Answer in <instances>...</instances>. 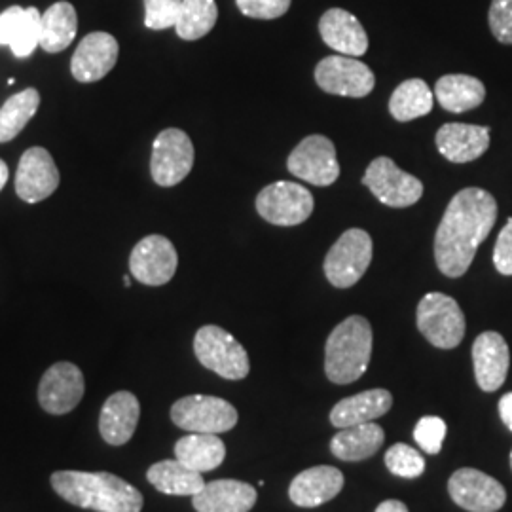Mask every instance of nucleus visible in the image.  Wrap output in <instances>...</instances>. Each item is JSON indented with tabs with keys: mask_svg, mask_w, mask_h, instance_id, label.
<instances>
[{
	"mask_svg": "<svg viewBox=\"0 0 512 512\" xmlns=\"http://www.w3.org/2000/svg\"><path fill=\"white\" fill-rule=\"evenodd\" d=\"M497 220V202L482 188H463L448 203L435 236V260L446 277L467 274Z\"/></svg>",
	"mask_w": 512,
	"mask_h": 512,
	"instance_id": "f257e3e1",
	"label": "nucleus"
},
{
	"mask_svg": "<svg viewBox=\"0 0 512 512\" xmlns=\"http://www.w3.org/2000/svg\"><path fill=\"white\" fill-rule=\"evenodd\" d=\"M55 494L80 509L97 512H141L143 494L120 476L88 471H57Z\"/></svg>",
	"mask_w": 512,
	"mask_h": 512,
	"instance_id": "f03ea898",
	"label": "nucleus"
},
{
	"mask_svg": "<svg viewBox=\"0 0 512 512\" xmlns=\"http://www.w3.org/2000/svg\"><path fill=\"white\" fill-rule=\"evenodd\" d=\"M372 327L361 315H351L330 332L325 346V372L332 384L357 382L370 365Z\"/></svg>",
	"mask_w": 512,
	"mask_h": 512,
	"instance_id": "7ed1b4c3",
	"label": "nucleus"
},
{
	"mask_svg": "<svg viewBox=\"0 0 512 512\" xmlns=\"http://www.w3.org/2000/svg\"><path fill=\"white\" fill-rule=\"evenodd\" d=\"M416 323L425 340L439 349L458 348L467 329L458 302L442 293H429L421 298Z\"/></svg>",
	"mask_w": 512,
	"mask_h": 512,
	"instance_id": "20e7f679",
	"label": "nucleus"
},
{
	"mask_svg": "<svg viewBox=\"0 0 512 512\" xmlns=\"http://www.w3.org/2000/svg\"><path fill=\"white\" fill-rule=\"evenodd\" d=\"M194 353L207 370L226 380H243L249 376V355L238 340L217 325H205L196 332Z\"/></svg>",
	"mask_w": 512,
	"mask_h": 512,
	"instance_id": "39448f33",
	"label": "nucleus"
},
{
	"mask_svg": "<svg viewBox=\"0 0 512 512\" xmlns=\"http://www.w3.org/2000/svg\"><path fill=\"white\" fill-rule=\"evenodd\" d=\"M171 420L188 433L220 435L236 427L238 410L219 397L190 395L171 406Z\"/></svg>",
	"mask_w": 512,
	"mask_h": 512,
	"instance_id": "423d86ee",
	"label": "nucleus"
},
{
	"mask_svg": "<svg viewBox=\"0 0 512 512\" xmlns=\"http://www.w3.org/2000/svg\"><path fill=\"white\" fill-rule=\"evenodd\" d=\"M372 262V238L361 228H351L330 247L325 275L336 289H349L361 281Z\"/></svg>",
	"mask_w": 512,
	"mask_h": 512,
	"instance_id": "0eeeda50",
	"label": "nucleus"
},
{
	"mask_svg": "<svg viewBox=\"0 0 512 512\" xmlns=\"http://www.w3.org/2000/svg\"><path fill=\"white\" fill-rule=\"evenodd\" d=\"M313 196L302 184L277 181L268 184L256 196V211L275 226H298L313 213Z\"/></svg>",
	"mask_w": 512,
	"mask_h": 512,
	"instance_id": "6e6552de",
	"label": "nucleus"
},
{
	"mask_svg": "<svg viewBox=\"0 0 512 512\" xmlns=\"http://www.w3.org/2000/svg\"><path fill=\"white\" fill-rule=\"evenodd\" d=\"M363 184L378 202L387 207H410L423 196V183L418 177L403 171L391 158L380 156L366 167Z\"/></svg>",
	"mask_w": 512,
	"mask_h": 512,
	"instance_id": "1a4fd4ad",
	"label": "nucleus"
},
{
	"mask_svg": "<svg viewBox=\"0 0 512 512\" xmlns=\"http://www.w3.org/2000/svg\"><path fill=\"white\" fill-rule=\"evenodd\" d=\"M194 145L183 129L167 128L154 139L150 173L158 186L183 183L194 167Z\"/></svg>",
	"mask_w": 512,
	"mask_h": 512,
	"instance_id": "9d476101",
	"label": "nucleus"
},
{
	"mask_svg": "<svg viewBox=\"0 0 512 512\" xmlns=\"http://www.w3.org/2000/svg\"><path fill=\"white\" fill-rule=\"evenodd\" d=\"M315 82L323 92L359 99L374 90L376 76L355 57L330 55L315 67Z\"/></svg>",
	"mask_w": 512,
	"mask_h": 512,
	"instance_id": "9b49d317",
	"label": "nucleus"
},
{
	"mask_svg": "<svg viewBox=\"0 0 512 512\" xmlns=\"http://www.w3.org/2000/svg\"><path fill=\"white\" fill-rule=\"evenodd\" d=\"M291 175L313 186H330L340 177L336 148L325 135H310L294 148L287 160Z\"/></svg>",
	"mask_w": 512,
	"mask_h": 512,
	"instance_id": "f8f14e48",
	"label": "nucleus"
},
{
	"mask_svg": "<svg viewBox=\"0 0 512 512\" xmlns=\"http://www.w3.org/2000/svg\"><path fill=\"white\" fill-rule=\"evenodd\" d=\"M179 266L175 245L160 234L141 239L129 255V272L148 287H162L173 279Z\"/></svg>",
	"mask_w": 512,
	"mask_h": 512,
	"instance_id": "ddd939ff",
	"label": "nucleus"
},
{
	"mask_svg": "<svg viewBox=\"0 0 512 512\" xmlns=\"http://www.w3.org/2000/svg\"><path fill=\"white\" fill-rule=\"evenodd\" d=\"M86 391L84 374L78 366L59 361L50 366L38 384V403L44 412L63 416L73 412Z\"/></svg>",
	"mask_w": 512,
	"mask_h": 512,
	"instance_id": "4468645a",
	"label": "nucleus"
},
{
	"mask_svg": "<svg viewBox=\"0 0 512 512\" xmlns=\"http://www.w3.org/2000/svg\"><path fill=\"white\" fill-rule=\"evenodd\" d=\"M448 494L469 512H497L507 501V492L494 476L476 469H459L448 480Z\"/></svg>",
	"mask_w": 512,
	"mask_h": 512,
	"instance_id": "2eb2a0df",
	"label": "nucleus"
},
{
	"mask_svg": "<svg viewBox=\"0 0 512 512\" xmlns=\"http://www.w3.org/2000/svg\"><path fill=\"white\" fill-rule=\"evenodd\" d=\"M61 175L52 154L42 147L23 152L16 173V194L25 203L44 202L59 188Z\"/></svg>",
	"mask_w": 512,
	"mask_h": 512,
	"instance_id": "dca6fc26",
	"label": "nucleus"
},
{
	"mask_svg": "<svg viewBox=\"0 0 512 512\" xmlns=\"http://www.w3.org/2000/svg\"><path fill=\"white\" fill-rule=\"evenodd\" d=\"M118 54V40L109 33H92L82 38L71 59L74 80L82 84H92L105 78L114 69Z\"/></svg>",
	"mask_w": 512,
	"mask_h": 512,
	"instance_id": "f3484780",
	"label": "nucleus"
},
{
	"mask_svg": "<svg viewBox=\"0 0 512 512\" xmlns=\"http://www.w3.org/2000/svg\"><path fill=\"white\" fill-rule=\"evenodd\" d=\"M473 365L476 384L482 391L494 393L505 384L511 365V353L499 332L488 330L476 338L473 344Z\"/></svg>",
	"mask_w": 512,
	"mask_h": 512,
	"instance_id": "a211bd4d",
	"label": "nucleus"
},
{
	"mask_svg": "<svg viewBox=\"0 0 512 512\" xmlns=\"http://www.w3.org/2000/svg\"><path fill=\"white\" fill-rule=\"evenodd\" d=\"M139 416V399L129 391H116L101 408L99 433L110 446H124L135 435Z\"/></svg>",
	"mask_w": 512,
	"mask_h": 512,
	"instance_id": "6ab92c4d",
	"label": "nucleus"
},
{
	"mask_svg": "<svg viewBox=\"0 0 512 512\" xmlns=\"http://www.w3.org/2000/svg\"><path fill=\"white\" fill-rule=\"evenodd\" d=\"M344 488V475L336 467L317 465L308 471H302L294 478L289 488V497L294 505L313 509L323 503H329Z\"/></svg>",
	"mask_w": 512,
	"mask_h": 512,
	"instance_id": "aec40b11",
	"label": "nucleus"
},
{
	"mask_svg": "<svg viewBox=\"0 0 512 512\" xmlns=\"http://www.w3.org/2000/svg\"><path fill=\"white\" fill-rule=\"evenodd\" d=\"M319 33L325 44L338 54L361 57L368 50L365 27L348 10L330 8L319 21Z\"/></svg>",
	"mask_w": 512,
	"mask_h": 512,
	"instance_id": "412c9836",
	"label": "nucleus"
},
{
	"mask_svg": "<svg viewBox=\"0 0 512 512\" xmlns=\"http://www.w3.org/2000/svg\"><path fill=\"white\" fill-rule=\"evenodd\" d=\"M437 148L448 162H475L490 148V129L458 122L444 124L437 131Z\"/></svg>",
	"mask_w": 512,
	"mask_h": 512,
	"instance_id": "4be33fe9",
	"label": "nucleus"
},
{
	"mask_svg": "<svg viewBox=\"0 0 512 512\" xmlns=\"http://www.w3.org/2000/svg\"><path fill=\"white\" fill-rule=\"evenodd\" d=\"M256 490L241 480L205 482L202 492L192 495L198 512H249L256 503Z\"/></svg>",
	"mask_w": 512,
	"mask_h": 512,
	"instance_id": "5701e85b",
	"label": "nucleus"
},
{
	"mask_svg": "<svg viewBox=\"0 0 512 512\" xmlns=\"http://www.w3.org/2000/svg\"><path fill=\"white\" fill-rule=\"evenodd\" d=\"M393 406V397L387 389H368L359 395L342 399L330 412V423L338 429L378 420Z\"/></svg>",
	"mask_w": 512,
	"mask_h": 512,
	"instance_id": "b1692460",
	"label": "nucleus"
},
{
	"mask_svg": "<svg viewBox=\"0 0 512 512\" xmlns=\"http://www.w3.org/2000/svg\"><path fill=\"white\" fill-rule=\"evenodd\" d=\"M384 440V429L378 423L368 421L336 433V437L330 440V450L342 461H363L380 452Z\"/></svg>",
	"mask_w": 512,
	"mask_h": 512,
	"instance_id": "393cba45",
	"label": "nucleus"
},
{
	"mask_svg": "<svg viewBox=\"0 0 512 512\" xmlns=\"http://www.w3.org/2000/svg\"><path fill=\"white\" fill-rule=\"evenodd\" d=\"M435 99L440 107L454 114L476 109L486 99L484 84L469 74H446L435 86Z\"/></svg>",
	"mask_w": 512,
	"mask_h": 512,
	"instance_id": "a878e982",
	"label": "nucleus"
},
{
	"mask_svg": "<svg viewBox=\"0 0 512 512\" xmlns=\"http://www.w3.org/2000/svg\"><path fill=\"white\" fill-rule=\"evenodd\" d=\"M226 458V446L217 435L190 433L175 444V459L198 473L213 471Z\"/></svg>",
	"mask_w": 512,
	"mask_h": 512,
	"instance_id": "bb28decb",
	"label": "nucleus"
},
{
	"mask_svg": "<svg viewBox=\"0 0 512 512\" xmlns=\"http://www.w3.org/2000/svg\"><path fill=\"white\" fill-rule=\"evenodd\" d=\"M78 31V16L71 2H55L42 14L40 48L48 54H59L73 44Z\"/></svg>",
	"mask_w": 512,
	"mask_h": 512,
	"instance_id": "cd10ccee",
	"label": "nucleus"
},
{
	"mask_svg": "<svg viewBox=\"0 0 512 512\" xmlns=\"http://www.w3.org/2000/svg\"><path fill=\"white\" fill-rule=\"evenodd\" d=\"M148 482L165 495H196L205 486L202 473L188 469L179 459H164L147 471Z\"/></svg>",
	"mask_w": 512,
	"mask_h": 512,
	"instance_id": "c85d7f7f",
	"label": "nucleus"
},
{
	"mask_svg": "<svg viewBox=\"0 0 512 512\" xmlns=\"http://www.w3.org/2000/svg\"><path fill=\"white\" fill-rule=\"evenodd\" d=\"M435 95L421 78L403 82L389 99V112L399 122H410L433 110Z\"/></svg>",
	"mask_w": 512,
	"mask_h": 512,
	"instance_id": "c756f323",
	"label": "nucleus"
},
{
	"mask_svg": "<svg viewBox=\"0 0 512 512\" xmlns=\"http://www.w3.org/2000/svg\"><path fill=\"white\" fill-rule=\"evenodd\" d=\"M40 107V93L35 88H27L6 99L0 107V145L10 143L18 137L23 128L33 120Z\"/></svg>",
	"mask_w": 512,
	"mask_h": 512,
	"instance_id": "7c9ffc66",
	"label": "nucleus"
},
{
	"mask_svg": "<svg viewBox=\"0 0 512 512\" xmlns=\"http://www.w3.org/2000/svg\"><path fill=\"white\" fill-rule=\"evenodd\" d=\"M219 19L215 0H183L175 31L183 40H200L213 31Z\"/></svg>",
	"mask_w": 512,
	"mask_h": 512,
	"instance_id": "2f4dec72",
	"label": "nucleus"
},
{
	"mask_svg": "<svg viewBox=\"0 0 512 512\" xmlns=\"http://www.w3.org/2000/svg\"><path fill=\"white\" fill-rule=\"evenodd\" d=\"M385 465L389 473L401 478H418L425 473V459L420 452L408 444H395L385 452Z\"/></svg>",
	"mask_w": 512,
	"mask_h": 512,
	"instance_id": "473e14b6",
	"label": "nucleus"
},
{
	"mask_svg": "<svg viewBox=\"0 0 512 512\" xmlns=\"http://www.w3.org/2000/svg\"><path fill=\"white\" fill-rule=\"evenodd\" d=\"M40 37H42V14L37 8H25V16L19 27L18 37L12 42L10 50L16 57L23 59L29 57L40 46Z\"/></svg>",
	"mask_w": 512,
	"mask_h": 512,
	"instance_id": "72a5a7b5",
	"label": "nucleus"
},
{
	"mask_svg": "<svg viewBox=\"0 0 512 512\" xmlns=\"http://www.w3.org/2000/svg\"><path fill=\"white\" fill-rule=\"evenodd\" d=\"M183 0H145V25L152 31L175 27Z\"/></svg>",
	"mask_w": 512,
	"mask_h": 512,
	"instance_id": "f704fd0d",
	"label": "nucleus"
},
{
	"mask_svg": "<svg viewBox=\"0 0 512 512\" xmlns=\"http://www.w3.org/2000/svg\"><path fill=\"white\" fill-rule=\"evenodd\" d=\"M446 437V421L437 416H425L418 421L414 429V439L423 452L439 454Z\"/></svg>",
	"mask_w": 512,
	"mask_h": 512,
	"instance_id": "c9c22d12",
	"label": "nucleus"
},
{
	"mask_svg": "<svg viewBox=\"0 0 512 512\" xmlns=\"http://www.w3.org/2000/svg\"><path fill=\"white\" fill-rule=\"evenodd\" d=\"M293 0H236L239 12L247 18L277 19L285 16Z\"/></svg>",
	"mask_w": 512,
	"mask_h": 512,
	"instance_id": "e433bc0d",
	"label": "nucleus"
},
{
	"mask_svg": "<svg viewBox=\"0 0 512 512\" xmlns=\"http://www.w3.org/2000/svg\"><path fill=\"white\" fill-rule=\"evenodd\" d=\"M488 21L501 44H512V0H492Z\"/></svg>",
	"mask_w": 512,
	"mask_h": 512,
	"instance_id": "4c0bfd02",
	"label": "nucleus"
},
{
	"mask_svg": "<svg viewBox=\"0 0 512 512\" xmlns=\"http://www.w3.org/2000/svg\"><path fill=\"white\" fill-rule=\"evenodd\" d=\"M494 264L499 274L512 275V219L505 224L495 241Z\"/></svg>",
	"mask_w": 512,
	"mask_h": 512,
	"instance_id": "58836bf2",
	"label": "nucleus"
},
{
	"mask_svg": "<svg viewBox=\"0 0 512 512\" xmlns=\"http://www.w3.org/2000/svg\"><path fill=\"white\" fill-rule=\"evenodd\" d=\"M25 16V8L10 6L0 14V46H12Z\"/></svg>",
	"mask_w": 512,
	"mask_h": 512,
	"instance_id": "ea45409f",
	"label": "nucleus"
},
{
	"mask_svg": "<svg viewBox=\"0 0 512 512\" xmlns=\"http://www.w3.org/2000/svg\"><path fill=\"white\" fill-rule=\"evenodd\" d=\"M499 416L503 423L512 431V393H507L499 401Z\"/></svg>",
	"mask_w": 512,
	"mask_h": 512,
	"instance_id": "a19ab883",
	"label": "nucleus"
},
{
	"mask_svg": "<svg viewBox=\"0 0 512 512\" xmlns=\"http://www.w3.org/2000/svg\"><path fill=\"white\" fill-rule=\"evenodd\" d=\"M376 512H408V507L404 505L403 501L387 499L382 505H378Z\"/></svg>",
	"mask_w": 512,
	"mask_h": 512,
	"instance_id": "79ce46f5",
	"label": "nucleus"
},
{
	"mask_svg": "<svg viewBox=\"0 0 512 512\" xmlns=\"http://www.w3.org/2000/svg\"><path fill=\"white\" fill-rule=\"evenodd\" d=\"M8 179H10V169H8V165H6L4 160H0V192L8 183Z\"/></svg>",
	"mask_w": 512,
	"mask_h": 512,
	"instance_id": "37998d69",
	"label": "nucleus"
},
{
	"mask_svg": "<svg viewBox=\"0 0 512 512\" xmlns=\"http://www.w3.org/2000/svg\"><path fill=\"white\" fill-rule=\"evenodd\" d=\"M124 285H126V287H131V277H129V275L124 277Z\"/></svg>",
	"mask_w": 512,
	"mask_h": 512,
	"instance_id": "c03bdc74",
	"label": "nucleus"
},
{
	"mask_svg": "<svg viewBox=\"0 0 512 512\" xmlns=\"http://www.w3.org/2000/svg\"><path fill=\"white\" fill-rule=\"evenodd\" d=\"M511 467H512V452H511Z\"/></svg>",
	"mask_w": 512,
	"mask_h": 512,
	"instance_id": "a18cd8bd",
	"label": "nucleus"
}]
</instances>
